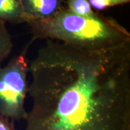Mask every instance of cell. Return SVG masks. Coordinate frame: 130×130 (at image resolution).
<instances>
[{
	"label": "cell",
	"instance_id": "277c9868",
	"mask_svg": "<svg viewBox=\"0 0 130 130\" xmlns=\"http://www.w3.org/2000/svg\"><path fill=\"white\" fill-rule=\"evenodd\" d=\"M21 2L27 22L51 18L66 7L65 1L60 0H21Z\"/></svg>",
	"mask_w": 130,
	"mask_h": 130
},
{
	"label": "cell",
	"instance_id": "8992f818",
	"mask_svg": "<svg viewBox=\"0 0 130 130\" xmlns=\"http://www.w3.org/2000/svg\"><path fill=\"white\" fill-rule=\"evenodd\" d=\"M13 43L6 23L0 20V68L5 60L10 54Z\"/></svg>",
	"mask_w": 130,
	"mask_h": 130
},
{
	"label": "cell",
	"instance_id": "9c48e42d",
	"mask_svg": "<svg viewBox=\"0 0 130 130\" xmlns=\"http://www.w3.org/2000/svg\"><path fill=\"white\" fill-rule=\"evenodd\" d=\"M0 130H16L13 123L0 115Z\"/></svg>",
	"mask_w": 130,
	"mask_h": 130
},
{
	"label": "cell",
	"instance_id": "52a82bcc",
	"mask_svg": "<svg viewBox=\"0 0 130 130\" xmlns=\"http://www.w3.org/2000/svg\"><path fill=\"white\" fill-rule=\"evenodd\" d=\"M67 9L73 13L81 16H90L95 12L91 7L87 0H68L65 1Z\"/></svg>",
	"mask_w": 130,
	"mask_h": 130
},
{
	"label": "cell",
	"instance_id": "6da1fadb",
	"mask_svg": "<svg viewBox=\"0 0 130 130\" xmlns=\"http://www.w3.org/2000/svg\"><path fill=\"white\" fill-rule=\"evenodd\" d=\"M28 72L24 130H130V41L92 48L46 40Z\"/></svg>",
	"mask_w": 130,
	"mask_h": 130
},
{
	"label": "cell",
	"instance_id": "5b68a950",
	"mask_svg": "<svg viewBox=\"0 0 130 130\" xmlns=\"http://www.w3.org/2000/svg\"><path fill=\"white\" fill-rule=\"evenodd\" d=\"M0 20L13 24L27 23L21 0H0Z\"/></svg>",
	"mask_w": 130,
	"mask_h": 130
},
{
	"label": "cell",
	"instance_id": "3957f363",
	"mask_svg": "<svg viewBox=\"0 0 130 130\" xmlns=\"http://www.w3.org/2000/svg\"><path fill=\"white\" fill-rule=\"evenodd\" d=\"M32 40L22 52L0 68V115L12 122L25 120V100L28 93V62L26 54Z\"/></svg>",
	"mask_w": 130,
	"mask_h": 130
},
{
	"label": "cell",
	"instance_id": "7a4b0ae2",
	"mask_svg": "<svg viewBox=\"0 0 130 130\" xmlns=\"http://www.w3.org/2000/svg\"><path fill=\"white\" fill-rule=\"evenodd\" d=\"M27 24L32 35V42L37 39L51 40L101 48L130 41L129 32L113 18L98 12L90 16H78L67 7L51 18L30 20Z\"/></svg>",
	"mask_w": 130,
	"mask_h": 130
},
{
	"label": "cell",
	"instance_id": "ba28073f",
	"mask_svg": "<svg viewBox=\"0 0 130 130\" xmlns=\"http://www.w3.org/2000/svg\"><path fill=\"white\" fill-rule=\"evenodd\" d=\"M92 9L96 10H103L109 7L126 4L130 2L129 0H89Z\"/></svg>",
	"mask_w": 130,
	"mask_h": 130
}]
</instances>
